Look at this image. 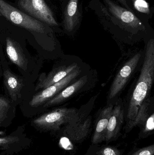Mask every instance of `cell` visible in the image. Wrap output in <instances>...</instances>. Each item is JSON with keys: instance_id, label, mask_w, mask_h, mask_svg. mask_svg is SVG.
<instances>
[{"instance_id": "obj_1", "label": "cell", "mask_w": 154, "mask_h": 155, "mask_svg": "<svg viewBox=\"0 0 154 155\" xmlns=\"http://www.w3.org/2000/svg\"><path fill=\"white\" fill-rule=\"evenodd\" d=\"M154 79V41L151 39L146 46L140 76L130 99L127 118L134 120L138 110L150 93Z\"/></svg>"}, {"instance_id": "obj_2", "label": "cell", "mask_w": 154, "mask_h": 155, "mask_svg": "<svg viewBox=\"0 0 154 155\" xmlns=\"http://www.w3.org/2000/svg\"><path fill=\"white\" fill-rule=\"evenodd\" d=\"M79 115V111L76 108H57L33 119L32 124L42 130L57 131L63 125L77 121L80 118Z\"/></svg>"}, {"instance_id": "obj_3", "label": "cell", "mask_w": 154, "mask_h": 155, "mask_svg": "<svg viewBox=\"0 0 154 155\" xmlns=\"http://www.w3.org/2000/svg\"><path fill=\"white\" fill-rule=\"evenodd\" d=\"M0 10L2 16L15 25L30 31L44 33V25L35 18L21 12L4 0H0Z\"/></svg>"}, {"instance_id": "obj_4", "label": "cell", "mask_w": 154, "mask_h": 155, "mask_svg": "<svg viewBox=\"0 0 154 155\" xmlns=\"http://www.w3.org/2000/svg\"><path fill=\"white\" fill-rule=\"evenodd\" d=\"M80 72L81 70L79 67H77L62 80L53 84L45 89L41 90L40 92L35 94L30 102L31 106L37 107L45 104L68 86L71 82L79 76Z\"/></svg>"}, {"instance_id": "obj_5", "label": "cell", "mask_w": 154, "mask_h": 155, "mask_svg": "<svg viewBox=\"0 0 154 155\" xmlns=\"http://www.w3.org/2000/svg\"><path fill=\"white\" fill-rule=\"evenodd\" d=\"M18 5L32 16L52 26L58 23L44 0H19Z\"/></svg>"}, {"instance_id": "obj_6", "label": "cell", "mask_w": 154, "mask_h": 155, "mask_svg": "<svg viewBox=\"0 0 154 155\" xmlns=\"http://www.w3.org/2000/svg\"><path fill=\"white\" fill-rule=\"evenodd\" d=\"M141 57V54L139 53L135 54L125 63L118 71L109 89V99L115 97L123 90L137 67Z\"/></svg>"}, {"instance_id": "obj_7", "label": "cell", "mask_w": 154, "mask_h": 155, "mask_svg": "<svg viewBox=\"0 0 154 155\" xmlns=\"http://www.w3.org/2000/svg\"><path fill=\"white\" fill-rule=\"evenodd\" d=\"M77 67L76 63L69 65H62L54 68L47 75H41L35 86V91L45 89L62 80Z\"/></svg>"}, {"instance_id": "obj_8", "label": "cell", "mask_w": 154, "mask_h": 155, "mask_svg": "<svg viewBox=\"0 0 154 155\" xmlns=\"http://www.w3.org/2000/svg\"><path fill=\"white\" fill-rule=\"evenodd\" d=\"M91 124L90 116L83 121L80 118L77 121L67 125L63 131V135L74 143H81L88 135Z\"/></svg>"}, {"instance_id": "obj_9", "label": "cell", "mask_w": 154, "mask_h": 155, "mask_svg": "<svg viewBox=\"0 0 154 155\" xmlns=\"http://www.w3.org/2000/svg\"><path fill=\"white\" fill-rule=\"evenodd\" d=\"M111 13L127 26L134 29H145L141 20L126 9L114 3L110 0H105Z\"/></svg>"}, {"instance_id": "obj_10", "label": "cell", "mask_w": 154, "mask_h": 155, "mask_svg": "<svg viewBox=\"0 0 154 155\" xmlns=\"http://www.w3.org/2000/svg\"><path fill=\"white\" fill-rule=\"evenodd\" d=\"M87 81V76L85 75L80 78L73 84L68 86L58 94L43 104V107H49L62 104L80 90L86 84Z\"/></svg>"}, {"instance_id": "obj_11", "label": "cell", "mask_w": 154, "mask_h": 155, "mask_svg": "<svg viewBox=\"0 0 154 155\" xmlns=\"http://www.w3.org/2000/svg\"><path fill=\"white\" fill-rule=\"evenodd\" d=\"M6 52L9 60L20 69L25 71L28 65V59L22 49L17 42L7 37L6 39Z\"/></svg>"}, {"instance_id": "obj_12", "label": "cell", "mask_w": 154, "mask_h": 155, "mask_svg": "<svg viewBox=\"0 0 154 155\" xmlns=\"http://www.w3.org/2000/svg\"><path fill=\"white\" fill-rule=\"evenodd\" d=\"M4 84L10 98L16 101L21 97V91L24 86L23 81L21 78L12 72L9 69L3 71Z\"/></svg>"}, {"instance_id": "obj_13", "label": "cell", "mask_w": 154, "mask_h": 155, "mask_svg": "<svg viewBox=\"0 0 154 155\" xmlns=\"http://www.w3.org/2000/svg\"><path fill=\"white\" fill-rule=\"evenodd\" d=\"M124 112L119 105L113 107L107 127L105 141L110 142L117 137L124 121Z\"/></svg>"}, {"instance_id": "obj_14", "label": "cell", "mask_w": 154, "mask_h": 155, "mask_svg": "<svg viewBox=\"0 0 154 155\" xmlns=\"http://www.w3.org/2000/svg\"><path fill=\"white\" fill-rule=\"evenodd\" d=\"M113 106L109 105L100 112L96 124L94 134L92 136L93 144H97L105 141L107 127L113 110Z\"/></svg>"}, {"instance_id": "obj_15", "label": "cell", "mask_w": 154, "mask_h": 155, "mask_svg": "<svg viewBox=\"0 0 154 155\" xmlns=\"http://www.w3.org/2000/svg\"><path fill=\"white\" fill-rule=\"evenodd\" d=\"M78 0H69L64 12V25L68 31H73L79 22Z\"/></svg>"}, {"instance_id": "obj_16", "label": "cell", "mask_w": 154, "mask_h": 155, "mask_svg": "<svg viewBox=\"0 0 154 155\" xmlns=\"http://www.w3.org/2000/svg\"><path fill=\"white\" fill-rule=\"evenodd\" d=\"M149 101L145 100L138 110V113L134 120L129 121L127 126V130H131L134 127L138 125H144L148 117Z\"/></svg>"}, {"instance_id": "obj_17", "label": "cell", "mask_w": 154, "mask_h": 155, "mask_svg": "<svg viewBox=\"0 0 154 155\" xmlns=\"http://www.w3.org/2000/svg\"><path fill=\"white\" fill-rule=\"evenodd\" d=\"M11 103L8 98L0 97V127L3 126L13 109Z\"/></svg>"}, {"instance_id": "obj_18", "label": "cell", "mask_w": 154, "mask_h": 155, "mask_svg": "<svg viewBox=\"0 0 154 155\" xmlns=\"http://www.w3.org/2000/svg\"><path fill=\"white\" fill-rule=\"evenodd\" d=\"M134 5L136 9L139 12L144 13H150L149 5L145 0H134Z\"/></svg>"}, {"instance_id": "obj_19", "label": "cell", "mask_w": 154, "mask_h": 155, "mask_svg": "<svg viewBox=\"0 0 154 155\" xmlns=\"http://www.w3.org/2000/svg\"><path fill=\"white\" fill-rule=\"evenodd\" d=\"M97 155H120V152L115 147H106L101 149Z\"/></svg>"}, {"instance_id": "obj_20", "label": "cell", "mask_w": 154, "mask_h": 155, "mask_svg": "<svg viewBox=\"0 0 154 155\" xmlns=\"http://www.w3.org/2000/svg\"><path fill=\"white\" fill-rule=\"evenodd\" d=\"M143 129L144 134H147L153 131L154 129V114L153 113L150 116L148 117L144 124Z\"/></svg>"}, {"instance_id": "obj_21", "label": "cell", "mask_w": 154, "mask_h": 155, "mask_svg": "<svg viewBox=\"0 0 154 155\" xmlns=\"http://www.w3.org/2000/svg\"><path fill=\"white\" fill-rule=\"evenodd\" d=\"M154 145L143 147L135 152L132 155H154Z\"/></svg>"}, {"instance_id": "obj_22", "label": "cell", "mask_w": 154, "mask_h": 155, "mask_svg": "<svg viewBox=\"0 0 154 155\" xmlns=\"http://www.w3.org/2000/svg\"><path fill=\"white\" fill-rule=\"evenodd\" d=\"M16 137H0V147L6 145H10L16 141Z\"/></svg>"}, {"instance_id": "obj_23", "label": "cell", "mask_w": 154, "mask_h": 155, "mask_svg": "<svg viewBox=\"0 0 154 155\" xmlns=\"http://www.w3.org/2000/svg\"><path fill=\"white\" fill-rule=\"evenodd\" d=\"M118 1L122 3L127 9H129V6H128V5L127 4V0H118Z\"/></svg>"}, {"instance_id": "obj_24", "label": "cell", "mask_w": 154, "mask_h": 155, "mask_svg": "<svg viewBox=\"0 0 154 155\" xmlns=\"http://www.w3.org/2000/svg\"><path fill=\"white\" fill-rule=\"evenodd\" d=\"M0 16H2V14H1V10H0Z\"/></svg>"}]
</instances>
